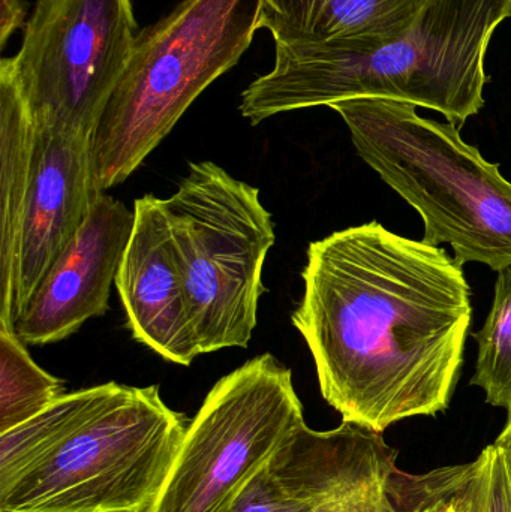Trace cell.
Segmentation results:
<instances>
[{
  "label": "cell",
  "mask_w": 511,
  "mask_h": 512,
  "mask_svg": "<svg viewBox=\"0 0 511 512\" xmlns=\"http://www.w3.org/2000/svg\"><path fill=\"white\" fill-rule=\"evenodd\" d=\"M306 256L291 321L342 421L383 433L446 411L473 316L462 265L377 221L312 242Z\"/></svg>",
  "instance_id": "1"
},
{
  "label": "cell",
  "mask_w": 511,
  "mask_h": 512,
  "mask_svg": "<svg viewBox=\"0 0 511 512\" xmlns=\"http://www.w3.org/2000/svg\"><path fill=\"white\" fill-rule=\"evenodd\" d=\"M511 0H426L411 26L374 45L275 44V66L243 92L252 125L359 98L438 111L461 128L485 107L486 54Z\"/></svg>",
  "instance_id": "2"
},
{
  "label": "cell",
  "mask_w": 511,
  "mask_h": 512,
  "mask_svg": "<svg viewBox=\"0 0 511 512\" xmlns=\"http://www.w3.org/2000/svg\"><path fill=\"white\" fill-rule=\"evenodd\" d=\"M330 108L360 158L422 216V242L452 246L462 267L511 265V183L462 140L458 126L425 119L417 105L395 99H348Z\"/></svg>",
  "instance_id": "3"
},
{
  "label": "cell",
  "mask_w": 511,
  "mask_h": 512,
  "mask_svg": "<svg viewBox=\"0 0 511 512\" xmlns=\"http://www.w3.org/2000/svg\"><path fill=\"white\" fill-rule=\"evenodd\" d=\"M261 17L263 0H182L138 33L90 138L99 192L129 179L192 102L237 65Z\"/></svg>",
  "instance_id": "4"
},
{
  "label": "cell",
  "mask_w": 511,
  "mask_h": 512,
  "mask_svg": "<svg viewBox=\"0 0 511 512\" xmlns=\"http://www.w3.org/2000/svg\"><path fill=\"white\" fill-rule=\"evenodd\" d=\"M164 209L200 355L246 348L276 242L260 189L215 162H194Z\"/></svg>",
  "instance_id": "5"
},
{
  "label": "cell",
  "mask_w": 511,
  "mask_h": 512,
  "mask_svg": "<svg viewBox=\"0 0 511 512\" xmlns=\"http://www.w3.org/2000/svg\"><path fill=\"white\" fill-rule=\"evenodd\" d=\"M186 429L158 385H122L51 456L0 490V512H150Z\"/></svg>",
  "instance_id": "6"
},
{
  "label": "cell",
  "mask_w": 511,
  "mask_h": 512,
  "mask_svg": "<svg viewBox=\"0 0 511 512\" xmlns=\"http://www.w3.org/2000/svg\"><path fill=\"white\" fill-rule=\"evenodd\" d=\"M305 424L293 373L258 355L213 385L150 512H219Z\"/></svg>",
  "instance_id": "7"
},
{
  "label": "cell",
  "mask_w": 511,
  "mask_h": 512,
  "mask_svg": "<svg viewBox=\"0 0 511 512\" xmlns=\"http://www.w3.org/2000/svg\"><path fill=\"white\" fill-rule=\"evenodd\" d=\"M137 30L131 0H39L12 57L33 120L92 138Z\"/></svg>",
  "instance_id": "8"
},
{
  "label": "cell",
  "mask_w": 511,
  "mask_h": 512,
  "mask_svg": "<svg viewBox=\"0 0 511 512\" xmlns=\"http://www.w3.org/2000/svg\"><path fill=\"white\" fill-rule=\"evenodd\" d=\"M36 123V122H35ZM98 191L90 137L36 123L32 174L21 221L11 297L0 325L14 330L24 307L92 212Z\"/></svg>",
  "instance_id": "9"
},
{
  "label": "cell",
  "mask_w": 511,
  "mask_h": 512,
  "mask_svg": "<svg viewBox=\"0 0 511 512\" xmlns=\"http://www.w3.org/2000/svg\"><path fill=\"white\" fill-rule=\"evenodd\" d=\"M395 460L383 433L347 421L327 432L305 423L219 512H315L342 490L392 468Z\"/></svg>",
  "instance_id": "10"
},
{
  "label": "cell",
  "mask_w": 511,
  "mask_h": 512,
  "mask_svg": "<svg viewBox=\"0 0 511 512\" xmlns=\"http://www.w3.org/2000/svg\"><path fill=\"white\" fill-rule=\"evenodd\" d=\"M134 228V209L99 194L89 218L60 254L15 322L27 346H44L77 333L110 309L111 286Z\"/></svg>",
  "instance_id": "11"
},
{
  "label": "cell",
  "mask_w": 511,
  "mask_h": 512,
  "mask_svg": "<svg viewBox=\"0 0 511 512\" xmlns=\"http://www.w3.org/2000/svg\"><path fill=\"white\" fill-rule=\"evenodd\" d=\"M132 337L164 360L191 366L200 355L164 200L134 203V228L116 283Z\"/></svg>",
  "instance_id": "12"
},
{
  "label": "cell",
  "mask_w": 511,
  "mask_h": 512,
  "mask_svg": "<svg viewBox=\"0 0 511 512\" xmlns=\"http://www.w3.org/2000/svg\"><path fill=\"white\" fill-rule=\"evenodd\" d=\"M426 0H263L275 44L374 45L401 35Z\"/></svg>",
  "instance_id": "13"
},
{
  "label": "cell",
  "mask_w": 511,
  "mask_h": 512,
  "mask_svg": "<svg viewBox=\"0 0 511 512\" xmlns=\"http://www.w3.org/2000/svg\"><path fill=\"white\" fill-rule=\"evenodd\" d=\"M36 123L12 59L0 62V306L11 297L24 203L32 174Z\"/></svg>",
  "instance_id": "14"
},
{
  "label": "cell",
  "mask_w": 511,
  "mask_h": 512,
  "mask_svg": "<svg viewBox=\"0 0 511 512\" xmlns=\"http://www.w3.org/2000/svg\"><path fill=\"white\" fill-rule=\"evenodd\" d=\"M120 387L122 384L108 382L65 394L26 423L0 435V490L51 456Z\"/></svg>",
  "instance_id": "15"
},
{
  "label": "cell",
  "mask_w": 511,
  "mask_h": 512,
  "mask_svg": "<svg viewBox=\"0 0 511 512\" xmlns=\"http://www.w3.org/2000/svg\"><path fill=\"white\" fill-rule=\"evenodd\" d=\"M15 330L0 325V435L65 396V384L33 361Z\"/></svg>",
  "instance_id": "16"
},
{
  "label": "cell",
  "mask_w": 511,
  "mask_h": 512,
  "mask_svg": "<svg viewBox=\"0 0 511 512\" xmlns=\"http://www.w3.org/2000/svg\"><path fill=\"white\" fill-rule=\"evenodd\" d=\"M479 345L471 385L482 388L486 402L511 412V265L498 271L494 301L485 324L473 333Z\"/></svg>",
  "instance_id": "17"
},
{
  "label": "cell",
  "mask_w": 511,
  "mask_h": 512,
  "mask_svg": "<svg viewBox=\"0 0 511 512\" xmlns=\"http://www.w3.org/2000/svg\"><path fill=\"white\" fill-rule=\"evenodd\" d=\"M461 493L467 512H511V463L497 444L462 465Z\"/></svg>",
  "instance_id": "18"
},
{
  "label": "cell",
  "mask_w": 511,
  "mask_h": 512,
  "mask_svg": "<svg viewBox=\"0 0 511 512\" xmlns=\"http://www.w3.org/2000/svg\"><path fill=\"white\" fill-rule=\"evenodd\" d=\"M411 495L413 475L395 465L342 490L315 512H410Z\"/></svg>",
  "instance_id": "19"
},
{
  "label": "cell",
  "mask_w": 511,
  "mask_h": 512,
  "mask_svg": "<svg viewBox=\"0 0 511 512\" xmlns=\"http://www.w3.org/2000/svg\"><path fill=\"white\" fill-rule=\"evenodd\" d=\"M462 465L414 475L410 512H467L461 493Z\"/></svg>",
  "instance_id": "20"
},
{
  "label": "cell",
  "mask_w": 511,
  "mask_h": 512,
  "mask_svg": "<svg viewBox=\"0 0 511 512\" xmlns=\"http://www.w3.org/2000/svg\"><path fill=\"white\" fill-rule=\"evenodd\" d=\"M26 6L21 0H0V48L6 47L9 36L24 26Z\"/></svg>",
  "instance_id": "21"
},
{
  "label": "cell",
  "mask_w": 511,
  "mask_h": 512,
  "mask_svg": "<svg viewBox=\"0 0 511 512\" xmlns=\"http://www.w3.org/2000/svg\"><path fill=\"white\" fill-rule=\"evenodd\" d=\"M495 444H497L498 447H501L503 448L504 451H506L511 463V412L509 414V418H507L506 426H504L503 432H501V435L498 436V439L497 441H495Z\"/></svg>",
  "instance_id": "22"
},
{
  "label": "cell",
  "mask_w": 511,
  "mask_h": 512,
  "mask_svg": "<svg viewBox=\"0 0 511 512\" xmlns=\"http://www.w3.org/2000/svg\"><path fill=\"white\" fill-rule=\"evenodd\" d=\"M510 460V459H509Z\"/></svg>",
  "instance_id": "23"
}]
</instances>
